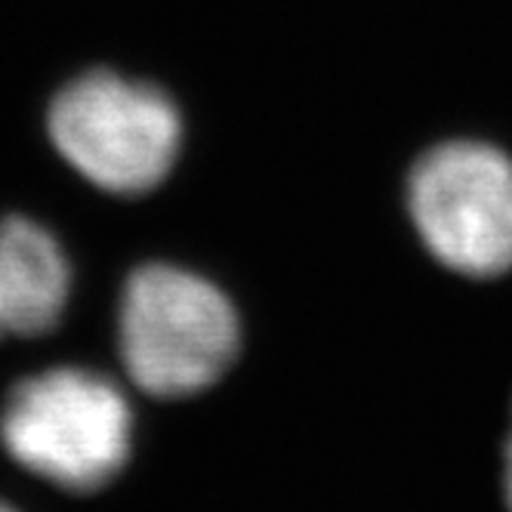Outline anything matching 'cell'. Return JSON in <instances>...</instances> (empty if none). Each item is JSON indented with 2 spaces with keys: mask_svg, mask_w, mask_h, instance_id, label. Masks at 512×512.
Masks as SVG:
<instances>
[{
  "mask_svg": "<svg viewBox=\"0 0 512 512\" xmlns=\"http://www.w3.org/2000/svg\"><path fill=\"white\" fill-rule=\"evenodd\" d=\"M118 327L130 380L158 398L213 386L232 368L241 346L238 315L223 290L164 263L130 275Z\"/></svg>",
  "mask_w": 512,
  "mask_h": 512,
  "instance_id": "cell-1",
  "label": "cell"
},
{
  "mask_svg": "<svg viewBox=\"0 0 512 512\" xmlns=\"http://www.w3.org/2000/svg\"><path fill=\"white\" fill-rule=\"evenodd\" d=\"M130 429L121 389L81 368L22 380L0 417L10 457L65 491H96L112 482L130 457Z\"/></svg>",
  "mask_w": 512,
  "mask_h": 512,
  "instance_id": "cell-2",
  "label": "cell"
},
{
  "mask_svg": "<svg viewBox=\"0 0 512 512\" xmlns=\"http://www.w3.org/2000/svg\"><path fill=\"white\" fill-rule=\"evenodd\" d=\"M411 223L429 256L454 275L512 272V152L457 136L426 149L408 176Z\"/></svg>",
  "mask_w": 512,
  "mask_h": 512,
  "instance_id": "cell-3",
  "label": "cell"
},
{
  "mask_svg": "<svg viewBox=\"0 0 512 512\" xmlns=\"http://www.w3.org/2000/svg\"><path fill=\"white\" fill-rule=\"evenodd\" d=\"M50 139L93 186L139 195L173 170L182 124L176 105L152 84L90 71L53 99Z\"/></svg>",
  "mask_w": 512,
  "mask_h": 512,
  "instance_id": "cell-4",
  "label": "cell"
},
{
  "mask_svg": "<svg viewBox=\"0 0 512 512\" xmlns=\"http://www.w3.org/2000/svg\"><path fill=\"white\" fill-rule=\"evenodd\" d=\"M71 290L59 241L25 216L0 223V337L53 331Z\"/></svg>",
  "mask_w": 512,
  "mask_h": 512,
  "instance_id": "cell-5",
  "label": "cell"
},
{
  "mask_svg": "<svg viewBox=\"0 0 512 512\" xmlns=\"http://www.w3.org/2000/svg\"><path fill=\"white\" fill-rule=\"evenodd\" d=\"M503 494H506V506L512 512V432L506 438V451H503Z\"/></svg>",
  "mask_w": 512,
  "mask_h": 512,
  "instance_id": "cell-6",
  "label": "cell"
},
{
  "mask_svg": "<svg viewBox=\"0 0 512 512\" xmlns=\"http://www.w3.org/2000/svg\"><path fill=\"white\" fill-rule=\"evenodd\" d=\"M0 512H13L10 506H4V503H0Z\"/></svg>",
  "mask_w": 512,
  "mask_h": 512,
  "instance_id": "cell-7",
  "label": "cell"
}]
</instances>
